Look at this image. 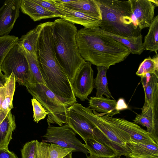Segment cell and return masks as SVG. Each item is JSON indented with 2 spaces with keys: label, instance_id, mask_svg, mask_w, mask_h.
Wrapping results in <instances>:
<instances>
[{
  "label": "cell",
  "instance_id": "obj_36",
  "mask_svg": "<svg viewBox=\"0 0 158 158\" xmlns=\"http://www.w3.org/2000/svg\"><path fill=\"white\" fill-rule=\"evenodd\" d=\"M54 1L58 4H64L70 2H71L74 0H54Z\"/></svg>",
  "mask_w": 158,
  "mask_h": 158
},
{
  "label": "cell",
  "instance_id": "obj_16",
  "mask_svg": "<svg viewBox=\"0 0 158 158\" xmlns=\"http://www.w3.org/2000/svg\"><path fill=\"white\" fill-rule=\"evenodd\" d=\"M74 152H76L74 148H64L52 143L40 142L36 140L35 158H62Z\"/></svg>",
  "mask_w": 158,
  "mask_h": 158
},
{
  "label": "cell",
  "instance_id": "obj_4",
  "mask_svg": "<svg viewBox=\"0 0 158 158\" xmlns=\"http://www.w3.org/2000/svg\"><path fill=\"white\" fill-rule=\"evenodd\" d=\"M80 107L95 127L94 139L108 146L121 156H128L130 151L127 143L131 140L130 136L116 126L106 121L92 111L89 107Z\"/></svg>",
  "mask_w": 158,
  "mask_h": 158
},
{
  "label": "cell",
  "instance_id": "obj_35",
  "mask_svg": "<svg viewBox=\"0 0 158 158\" xmlns=\"http://www.w3.org/2000/svg\"><path fill=\"white\" fill-rule=\"evenodd\" d=\"M0 66V87H2L6 82V78L2 72Z\"/></svg>",
  "mask_w": 158,
  "mask_h": 158
},
{
  "label": "cell",
  "instance_id": "obj_39",
  "mask_svg": "<svg viewBox=\"0 0 158 158\" xmlns=\"http://www.w3.org/2000/svg\"><path fill=\"white\" fill-rule=\"evenodd\" d=\"M86 155V158H103V157H97L94 156H93L92 155H90L89 156H88L87 155Z\"/></svg>",
  "mask_w": 158,
  "mask_h": 158
},
{
  "label": "cell",
  "instance_id": "obj_30",
  "mask_svg": "<svg viewBox=\"0 0 158 158\" xmlns=\"http://www.w3.org/2000/svg\"><path fill=\"white\" fill-rule=\"evenodd\" d=\"M33 109L34 121L38 123L41 120L44 119L48 113L40 103L35 98L31 100Z\"/></svg>",
  "mask_w": 158,
  "mask_h": 158
},
{
  "label": "cell",
  "instance_id": "obj_9",
  "mask_svg": "<svg viewBox=\"0 0 158 158\" xmlns=\"http://www.w3.org/2000/svg\"><path fill=\"white\" fill-rule=\"evenodd\" d=\"M95 112L101 118L127 133L130 136L131 139L144 144L156 143L146 131L133 122L123 118L110 117Z\"/></svg>",
  "mask_w": 158,
  "mask_h": 158
},
{
  "label": "cell",
  "instance_id": "obj_17",
  "mask_svg": "<svg viewBox=\"0 0 158 158\" xmlns=\"http://www.w3.org/2000/svg\"><path fill=\"white\" fill-rule=\"evenodd\" d=\"M131 158H158V144H144L131 139L127 143Z\"/></svg>",
  "mask_w": 158,
  "mask_h": 158
},
{
  "label": "cell",
  "instance_id": "obj_1",
  "mask_svg": "<svg viewBox=\"0 0 158 158\" xmlns=\"http://www.w3.org/2000/svg\"><path fill=\"white\" fill-rule=\"evenodd\" d=\"M76 40L82 58L96 66L108 69L124 60L130 54L128 48L104 33L100 27L77 30Z\"/></svg>",
  "mask_w": 158,
  "mask_h": 158
},
{
  "label": "cell",
  "instance_id": "obj_21",
  "mask_svg": "<svg viewBox=\"0 0 158 158\" xmlns=\"http://www.w3.org/2000/svg\"><path fill=\"white\" fill-rule=\"evenodd\" d=\"M43 25L44 23L39 24L35 28L22 35L17 42L22 48L35 58H37L39 36Z\"/></svg>",
  "mask_w": 158,
  "mask_h": 158
},
{
  "label": "cell",
  "instance_id": "obj_33",
  "mask_svg": "<svg viewBox=\"0 0 158 158\" xmlns=\"http://www.w3.org/2000/svg\"><path fill=\"white\" fill-rule=\"evenodd\" d=\"M0 158H18L15 153L10 151L8 148H0Z\"/></svg>",
  "mask_w": 158,
  "mask_h": 158
},
{
  "label": "cell",
  "instance_id": "obj_3",
  "mask_svg": "<svg viewBox=\"0 0 158 158\" xmlns=\"http://www.w3.org/2000/svg\"><path fill=\"white\" fill-rule=\"evenodd\" d=\"M102 12L99 27L104 31L126 37L141 35L132 19L130 0H98Z\"/></svg>",
  "mask_w": 158,
  "mask_h": 158
},
{
  "label": "cell",
  "instance_id": "obj_22",
  "mask_svg": "<svg viewBox=\"0 0 158 158\" xmlns=\"http://www.w3.org/2000/svg\"><path fill=\"white\" fill-rule=\"evenodd\" d=\"M15 80L13 73L6 78V82L0 87V109L6 111L13 108V100L15 88Z\"/></svg>",
  "mask_w": 158,
  "mask_h": 158
},
{
  "label": "cell",
  "instance_id": "obj_8",
  "mask_svg": "<svg viewBox=\"0 0 158 158\" xmlns=\"http://www.w3.org/2000/svg\"><path fill=\"white\" fill-rule=\"evenodd\" d=\"M92 64L85 61L81 67L71 84L75 97L81 101L88 99V96L92 92L94 88V71Z\"/></svg>",
  "mask_w": 158,
  "mask_h": 158
},
{
  "label": "cell",
  "instance_id": "obj_31",
  "mask_svg": "<svg viewBox=\"0 0 158 158\" xmlns=\"http://www.w3.org/2000/svg\"><path fill=\"white\" fill-rule=\"evenodd\" d=\"M46 9L56 15L59 17L63 19L64 16L56 7L53 0H34Z\"/></svg>",
  "mask_w": 158,
  "mask_h": 158
},
{
  "label": "cell",
  "instance_id": "obj_2",
  "mask_svg": "<svg viewBox=\"0 0 158 158\" xmlns=\"http://www.w3.org/2000/svg\"><path fill=\"white\" fill-rule=\"evenodd\" d=\"M77 30L73 24L60 18L53 22V43L56 59L72 84L86 61L79 52L76 40Z\"/></svg>",
  "mask_w": 158,
  "mask_h": 158
},
{
  "label": "cell",
  "instance_id": "obj_29",
  "mask_svg": "<svg viewBox=\"0 0 158 158\" xmlns=\"http://www.w3.org/2000/svg\"><path fill=\"white\" fill-rule=\"evenodd\" d=\"M19 38L14 35L0 37V66L6 55L18 42Z\"/></svg>",
  "mask_w": 158,
  "mask_h": 158
},
{
  "label": "cell",
  "instance_id": "obj_38",
  "mask_svg": "<svg viewBox=\"0 0 158 158\" xmlns=\"http://www.w3.org/2000/svg\"><path fill=\"white\" fill-rule=\"evenodd\" d=\"M62 158H72V153H69Z\"/></svg>",
  "mask_w": 158,
  "mask_h": 158
},
{
  "label": "cell",
  "instance_id": "obj_5",
  "mask_svg": "<svg viewBox=\"0 0 158 158\" xmlns=\"http://www.w3.org/2000/svg\"><path fill=\"white\" fill-rule=\"evenodd\" d=\"M26 87L28 92L47 112L48 126L56 124L61 126L63 123L67 124V109L69 106L63 103L43 84H29Z\"/></svg>",
  "mask_w": 158,
  "mask_h": 158
},
{
  "label": "cell",
  "instance_id": "obj_41",
  "mask_svg": "<svg viewBox=\"0 0 158 158\" xmlns=\"http://www.w3.org/2000/svg\"><path fill=\"white\" fill-rule=\"evenodd\" d=\"M125 158H131L129 156H126V157Z\"/></svg>",
  "mask_w": 158,
  "mask_h": 158
},
{
  "label": "cell",
  "instance_id": "obj_20",
  "mask_svg": "<svg viewBox=\"0 0 158 158\" xmlns=\"http://www.w3.org/2000/svg\"><path fill=\"white\" fill-rule=\"evenodd\" d=\"M61 5L69 9L102 20L101 10L98 0H74L72 2Z\"/></svg>",
  "mask_w": 158,
  "mask_h": 158
},
{
  "label": "cell",
  "instance_id": "obj_12",
  "mask_svg": "<svg viewBox=\"0 0 158 158\" xmlns=\"http://www.w3.org/2000/svg\"><path fill=\"white\" fill-rule=\"evenodd\" d=\"M141 78L145 94L144 103L141 110L150 107L158 116V74L148 73Z\"/></svg>",
  "mask_w": 158,
  "mask_h": 158
},
{
  "label": "cell",
  "instance_id": "obj_7",
  "mask_svg": "<svg viewBox=\"0 0 158 158\" xmlns=\"http://www.w3.org/2000/svg\"><path fill=\"white\" fill-rule=\"evenodd\" d=\"M76 134L68 124L60 127L48 126L43 136L44 143H52L64 148H73L76 152H82L87 155L89 152L84 144L76 137Z\"/></svg>",
  "mask_w": 158,
  "mask_h": 158
},
{
  "label": "cell",
  "instance_id": "obj_23",
  "mask_svg": "<svg viewBox=\"0 0 158 158\" xmlns=\"http://www.w3.org/2000/svg\"><path fill=\"white\" fill-rule=\"evenodd\" d=\"M85 142L84 146L90 155L105 158H112L118 155L112 149L94 139H88Z\"/></svg>",
  "mask_w": 158,
  "mask_h": 158
},
{
  "label": "cell",
  "instance_id": "obj_26",
  "mask_svg": "<svg viewBox=\"0 0 158 158\" xmlns=\"http://www.w3.org/2000/svg\"><path fill=\"white\" fill-rule=\"evenodd\" d=\"M144 50L154 52L158 50V15L153 19L149 27L148 31L144 37L143 43Z\"/></svg>",
  "mask_w": 158,
  "mask_h": 158
},
{
  "label": "cell",
  "instance_id": "obj_32",
  "mask_svg": "<svg viewBox=\"0 0 158 158\" xmlns=\"http://www.w3.org/2000/svg\"><path fill=\"white\" fill-rule=\"evenodd\" d=\"M36 140L27 142L21 150L22 158H35Z\"/></svg>",
  "mask_w": 158,
  "mask_h": 158
},
{
  "label": "cell",
  "instance_id": "obj_34",
  "mask_svg": "<svg viewBox=\"0 0 158 158\" xmlns=\"http://www.w3.org/2000/svg\"><path fill=\"white\" fill-rule=\"evenodd\" d=\"M128 108V106L124 100L122 98L119 99L117 102V108L120 111Z\"/></svg>",
  "mask_w": 158,
  "mask_h": 158
},
{
  "label": "cell",
  "instance_id": "obj_27",
  "mask_svg": "<svg viewBox=\"0 0 158 158\" xmlns=\"http://www.w3.org/2000/svg\"><path fill=\"white\" fill-rule=\"evenodd\" d=\"M21 48L27 58L29 65L30 73V84H41L45 85L42 78L37 58L33 57L28 52Z\"/></svg>",
  "mask_w": 158,
  "mask_h": 158
},
{
  "label": "cell",
  "instance_id": "obj_28",
  "mask_svg": "<svg viewBox=\"0 0 158 158\" xmlns=\"http://www.w3.org/2000/svg\"><path fill=\"white\" fill-rule=\"evenodd\" d=\"M148 73L158 74V55L145 59L140 64L136 74L141 77Z\"/></svg>",
  "mask_w": 158,
  "mask_h": 158
},
{
  "label": "cell",
  "instance_id": "obj_37",
  "mask_svg": "<svg viewBox=\"0 0 158 158\" xmlns=\"http://www.w3.org/2000/svg\"><path fill=\"white\" fill-rule=\"evenodd\" d=\"M154 5L158 6V1L157 0H150Z\"/></svg>",
  "mask_w": 158,
  "mask_h": 158
},
{
  "label": "cell",
  "instance_id": "obj_13",
  "mask_svg": "<svg viewBox=\"0 0 158 158\" xmlns=\"http://www.w3.org/2000/svg\"><path fill=\"white\" fill-rule=\"evenodd\" d=\"M54 2L56 7L64 15L63 19L64 20L73 24L82 25L85 28L93 29L100 27V20L98 18L72 10Z\"/></svg>",
  "mask_w": 158,
  "mask_h": 158
},
{
  "label": "cell",
  "instance_id": "obj_25",
  "mask_svg": "<svg viewBox=\"0 0 158 158\" xmlns=\"http://www.w3.org/2000/svg\"><path fill=\"white\" fill-rule=\"evenodd\" d=\"M97 73L94 80V86L96 89V97H101L103 95L106 98L114 99L108 85L106 73L107 69L102 66H97Z\"/></svg>",
  "mask_w": 158,
  "mask_h": 158
},
{
  "label": "cell",
  "instance_id": "obj_15",
  "mask_svg": "<svg viewBox=\"0 0 158 158\" xmlns=\"http://www.w3.org/2000/svg\"><path fill=\"white\" fill-rule=\"evenodd\" d=\"M133 121L136 124L146 127V131L158 144V116L154 114L151 108L142 110L141 113L137 114Z\"/></svg>",
  "mask_w": 158,
  "mask_h": 158
},
{
  "label": "cell",
  "instance_id": "obj_24",
  "mask_svg": "<svg viewBox=\"0 0 158 158\" xmlns=\"http://www.w3.org/2000/svg\"><path fill=\"white\" fill-rule=\"evenodd\" d=\"M103 32L127 47L129 50L130 53L140 55L144 50L142 35L136 37H126Z\"/></svg>",
  "mask_w": 158,
  "mask_h": 158
},
{
  "label": "cell",
  "instance_id": "obj_40",
  "mask_svg": "<svg viewBox=\"0 0 158 158\" xmlns=\"http://www.w3.org/2000/svg\"><path fill=\"white\" fill-rule=\"evenodd\" d=\"M120 156L118 155H117L114 157L112 158H120Z\"/></svg>",
  "mask_w": 158,
  "mask_h": 158
},
{
  "label": "cell",
  "instance_id": "obj_6",
  "mask_svg": "<svg viewBox=\"0 0 158 158\" xmlns=\"http://www.w3.org/2000/svg\"><path fill=\"white\" fill-rule=\"evenodd\" d=\"M0 68L2 72L4 73L6 78L9 77L13 73L15 82H18L19 85L26 86L30 84V73L28 63L18 43L6 55Z\"/></svg>",
  "mask_w": 158,
  "mask_h": 158
},
{
  "label": "cell",
  "instance_id": "obj_18",
  "mask_svg": "<svg viewBox=\"0 0 158 158\" xmlns=\"http://www.w3.org/2000/svg\"><path fill=\"white\" fill-rule=\"evenodd\" d=\"M20 9L34 21L42 19L59 17L55 14L46 9L34 0H21Z\"/></svg>",
  "mask_w": 158,
  "mask_h": 158
},
{
  "label": "cell",
  "instance_id": "obj_11",
  "mask_svg": "<svg viewBox=\"0 0 158 158\" xmlns=\"http://www.w3.org/2000/svg\"><path fill=\"white\" fill-rule=\"evenodd\" d=\"M21 0H6L0 8V37L9 35L19 15Z\"/></svg>",
  "mask_w": 158,
  "mask_h": 158
},
{
  "label": "cell",
  "instance_id": "obj_10",
  "mask_svg": "<svg viewBox=\"0 0 158 158\" xmlns=\"http://www.w3.org/2000/svg\"><path fill=\"white\" fill-rule=\"evenodd\" d=\"M132 19L140 30L149 27L154 18L155 5L150 0H130Z\"/></svg>",
  "mask_w": 158,
  "mask_h": 158
},
{
  "label": "cell",
  "instance_id": "obj_19",
  "mask_svg": "<svg viewBox=\"0 0 158 158\" xmlns=\"http://www.w3.org/2000/svg\"><path fill=\"white\" fill-rule=\"evenodd\" d=\"M89 103L92 110L101 112L102 115L113 117L120 113V111L117 108V102L114 99H111L103 96L92 97H90Z\"/></svg>",
  "mask_w": 158,
  "mask_h": 158
},
{
  "label": "cell",
  "instance_id": "obj_14",
  "mask_svg": "<svg viewBox=\"0 0 158 158\" xmlns=\"http://www.w3.org/2000/svg\"><path fill=\"white\" fill-rule=\"evenodd\" d=\"M16 125L15 117L11 111L0 109V148H8Z\"/></svg>",
  "mask_w": 158,
  "mask_h": 158
}]
</instances>
